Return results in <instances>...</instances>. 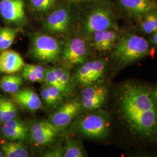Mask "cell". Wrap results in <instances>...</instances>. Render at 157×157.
<instances>
[{
	"mask_svg": "<svg viewBox=\"0 0 157 157\" xmlns=\"http://www.w3.org/2000/svg\"><path fill=\"white\" fill-rule=\"evenodd\" d=\"M138 22V30L141 33L151 35L157 32V10L146 13Z\"/></svg>",
	"mask_w": 157,
	"mask_h": 157,
	"instance_id": "ffe728a7",
	"label": "cell"
},
{
	"mask_svg": "<svg viewBox=\"0 0 157 157\" xmlns=\"http://www.w3.org/2000/svg\"><path fill=\"white\" fill-rule=\"evenodd\" d=\"M78 4L66 1L56 7L41 19L43 29L54 37L69 36L77 26Z\"/></svg>",
	"mask_w": 157,
	"mask_h": 157,
	"instance_id": "277c9868",
	"label": "cell"
},
{
	"mask_svg": "<svg viewBox=\"0 0 157 157\" xmlns=\"http://www.w3.org/2000/svg\"><path fill=\"white\" fill-rule=\"evenodd\" d=\"M46 85L47 86L49 93L50 94L52 100L54 101L55 104H56L57 103H58L61 101L62 99V94H63L62 92L58 88H56L54 86L47 84Z\"/></svg>",
	"mask_w": 157,
	"mask_h": 157,
	"instance_id": "f1b7e54d",
	"label": "cell"
},
{
	"mask_svg": "<svg viewBox=\"0 0 157 157\" xmlns=\"http://www.w3.org/2000/svg\"><path fill=\"white\" fill-rule=\"evenodd\" d=\"M19 32L18 28H0V51L7 50L11 46Z\"/></svg>",
	"mask_w": 157,
	"mask_h": 157,
	"instance_id": "603a6c76",
	"label": "cell"
},
{
	"mask_svg": "<svg viewBox=\"0 0 157 157\" xmlns=\"http://www.w3.org/2000/svg\"><path fill=\"white\" fill-rule=\"evenodd\" d=\"M1 150L6 157H28V150L21 141H11L1 144Z\"/></svg>",
	"mask_w": 157,
	"mask_h": 157,
	"instance_id": "d6986e66",
	"label": "cell"
},
{
	"mask_svg": "<svg viewBox=\"0 0 157 157\" xmlns=\"http://www.w3.org/2000/svg\"><path fill=\"white\" fill-rule=\"evenodd\" d=\"M58 130L49 121L35 122L29 130L30 140L36 146L47 144L54 140Z\"/></svg>",
	"mask_w": 157,
	"mask_h": 157,
	"instance_id": "5bb4252c",
	"label": "cell"
},
{
	"mask_svg": "<svg viewBox=\"0 0 157 157\" xmlns=\"http://www.w3.org/2000/svg\"><path fill=\"white\" fill-rule=\"evenodd\" d=\"M84 1H91V0H84Z\"/></svg>",
	"mask_w": 157,
	"mask_h": 157,
	"instance_id": "d590c367",
	"label": "cell"
},
{
	"mask_svg": "<svg viewBox=\"0 0 157 157\" xmlns=\"http://www.w3.org/2000/svg\"><path fill=\"white\" fill-rule=\"evenodd\" d=\"M45 69L40 65L25 64L23 68L22 76L30 82L41 83L44 81Z\"/></svg>",
	"mask_w": 157,
	"mask_h": 157,
	"instance_id": "7402d4cb",
	"label": "cell"
},
{
	"mask_svg": "<svg viewBox=\"0 0 157 157\" xmlns=\"http://www.w3.org/2000/svg\"><path fill=\"white\" fill-rule=\"evenodd\" d=\"M90 48L89 41L78 34L69 36L62 45L59 59L63 65L67 68L81 65L89 56Z\"/></svg>",
	"mask_w": 157,
	"mask_h": 157,
	"instance_id": "52a82bcc",
	"label": "cell"
},
{
	"mask_svg": "<svg viewBox=\"0 0 157 157\" xmlns=\"http://www.w3.org/2000/svg\"><path fill=\"white\" fill-rule=\"evenodd\" d=\"M154 95L155 97V98L157 101V89H154Z\"/></svg>",
	"mask_w": 157,
	"mask_h": 157,
	"instance_id": "836d02e7",
	"label": "cell"
},
{
	"mask_svg": "<svg viewBox=\"0 0 157 157\" xmlns=\"http://www.w3.org/2000/svg\"><path fill=\"white\" fill-rule=\"evenodd\" d=\"M78 133L86 138L104 140L111 131V119L108 112L99 110L82 117L76 124Z\"/></svg>",
	"mask_w": 157,
	"mask_h": 157,
	"instance_id": "5b68a950",
	"label": "cell"
},
{
	"mask_svg": "<svg viewBox=\"0 0 157 157\" xmlns=\"http://www.w3.org/2000/svg\"><path fill=\"white\" fill-rule=\"evenodd\" d=\"M118 10L136 22L146 13L157 10L155 0H115Z\"/></svg>",
	"mask_w": 157,
	"mask_h": 157,
	"instance_id": "30bf717a",
	"label": "cell"
},
{
	"mask_svg": "<svg viewBox=\"0 0 157 157\" xmlns=\"http://www.w3.org/2000/svg\"><path fill=\"white\" fill-rule=\"evenodd\" d=\"M108 89L105 85L91 84L84 87L81 94L82 107L89 111L99 109L106 102Z\"/></svg>",
	"mask_w": 157,
	"mask_h": 157,
	"instance_id": "7c38bea8",
	"label": "cell"
},
{
	"mask_svg": "<svg viewBox=\"0 0 157 157\" xmlns=\"http://www.w3.org/2000/svg\"><path fill=\"white\" fill-rule=\"evenodd\" d=\"M44 82H45V84L51 85V86H54L56 88H58L62 92V94H63L66 92L65 89L63 88V87L59 83L52 68L47 69L45 70Z\"/></svg>",
	"mask_w": 157,
	"mask_h": 157,
	"instance_id": "4316f807",
	"label": "cell"
},
{
	"mask_svg": "<svg viewBox=\"0 0 157 157\" xmlns=\"http://www.w3.org/2000/svg\"><path fill=\"white\" fill-rule=\"evenodd\" d=\"M0 157H4V155L2 151H1V150H0Z\"/></svg>",
	"mask_w": 157,
	"mask_h": 157,
	"instance_id": "e575fe53",
	"label": "cell"
},
{
	"mask_svg": "<svg viewBox=\"0 0 157 157\" xmlns=\"http://www.w3.org/2000/svg\"><path fill=\"white\" fill-rule=\"evenodd\" d=\"M23 83L19 75L6 74L0 78V89L4 92L13 94L20 89Z\"/></svg>",
	"mask_w": 157,
	"mask_h": 157,
	"instance_id": "44dd1931",
	"label": "cell"
},
{
	"mask_svg": "<svg viewBox=\"0 0 157 157\" xmlns=\"http://www.w3.org/2000/svg\"><path fill=\"white\" fill-rule=\"evenodd\" d=\"M86 153L81 143L77 140L69 141L63 147V157H84Z\"/></svg>",
	"mask_w": 157,
	"mask_h": 157,
	"instance_id": "cb8c5ba5",
	"label": "cell"
},
{
	"mask_svg": "<svg viewBox=\"0 0 157 157\" xmlns=\"http://www.w3.org/2000/svg\"><path fill=\"white\" fill-rule=\"evenodd\" d=\"M13 100L30 111H36L41 107L42 102L36 93L29 89L19 90L12 94Z\"/></svg>",
	"mask_w": 157,
	"mask_h": 157,
	"instance_id": "e0dca14e",
	"label": "cell"
},
{
	"mask_svg": "<svg viewBox=\"0 0 157 157\" xmlns=\"http://www.w3.org/2000/svg\"><path fill=\"white\" fill-rule=\"evenodd\" d=\"M41 98L43 99V100L44 101L47 105H48L50 106H53V105H56L54 101L52 100V98L51 96L48 89V87H47V86L46 85V84L44 86H43V87L41 88Z\"/></svg>",
	"mask_w": 157,
	"mask_h": 157,
	"instance_id": "f546056e",
	"label": "cell"
},
{
	"mask_svg": "<svg viewBox=\"0 0 157 157\" xmlns=\"http://www.w3.org/2000/svg\"><path fill=\"white\" fill-rule=\"evenodd\" d=\"M117 111L124 130L143 144L157 145V101L154 89L136 80H128L116 91Z\"/></svg>",
	"mask_w": 157,
	"mask_h": 157,
	"instance_id": "6da1fadb",
	"label": "cell"
},
{
	"mask_svg": "<svg viewBox=\"0 0 157 157\" xmlns=\"http://www.w3.org/2000/svg\"><path fill=\"white\" fill-rule=\"evenodd\" d=\"M67 0H28L30 11L41 19Z\"/></svg>",
	"mask_w": 157,
	"mask_h": 157,
	"instance_id": "ac0fdd59",
	"label": "cell"
},
{
	"mask_svg": "<svg viewBox=\"0 0 157 157\" xmlns=\"http://www.w3.org/2000/svg\"><path fill=\"white\" fill-rule=\"evenodd\" d=\"M43 156L45 157H63V147L60 146L54 147L46 151Z\"/></svg>",
	"mask_w": 157,
	"mask_h": 157,
	"instance_id": "83f0119b",
	"label": "cell"
},
{
	"mask_svg": "<svg viewBox=\"0 0 157 157\" xmlns=\"http://www.w3.org/2000/svg\"><path fill=\"white\" fill-rule=\"evenodd\" d=\"M71 2H75V3H80L82 1H84V0H67Z\"/></svg>",
	"mask_w": 157,
	"mask_h": 157,
	"instance_id": "d6a6232c",
	"label": "cell"
},
{
	"mask_svg": "<svg viewBox=\"0 0 157 157\" xmlns=\"http://www.w3.org/2000/svg\"><path fill=\"white\" fill-rule=\"evenodd\" d=\"M25 63L21 56L15 51L6 50L0 53V69L6 74H15L22 71Z\"/></svg>",
	"mask_w": 157,
	"mask_h": 157,
	"instance_id": "9a60e30c",
	"label": "cell"
},
{
	"mask_svg": "<svg viewBox=\"0 0 157 157\" xmlns=\"http://www.w3.org/2000/svg\"><path fill=\"white\" fill-rule=\"evenodd\" d=\"M108 61L100 58L84 62L78 67L75 80L83 87L97 83L106 72Z\"/></svg>",
	"mask_w": 157,
	"mask_h": 157,
	"instance_id": "ba28073f",
	"label": "cell"
},
{
	"mask_svg": "<svg viewBox=\"0 0 157 157\" xmlns=\"http://www.w3.org/2000/svg\"><path fill=\"white\" fill-rule=\"evenodd\" d=\"M7 98H6L4 97L0 96V122L2 117L3 113L4 111V109L6 107V101Z\"/></svg>",
	"mask_w": 157,
	"mask_h": 157,
	"instance_id": "4dcf8cb0",
	"label": "cell"
},
{
	"mask_svg": "<svg viewBox=\"0 0 157 157\" xmlns=\"http://www.w3.org/2000/svg\"><path fill=\"white\" fill-rule=\"evenodd\" d=\"M124 33L120 28L108 29L96 32L89 40L91 48L100 53L112 51Z\"/></svg>",
	"mask_w": 157,
	"mask_h": 157,
	"instance_id": "8fae6325",
	"label": "cell"
},
{
	"mask_svg": "<svg viewBox=\"0 0 157 157\" xmlns=\"http://www.w3.org/2000/svg\"><path fill=\"white\" fill-rule=\"evenodd\" d=\"M82 108L81 102L76 100L67 101L51 116L49 122L58 129L65 128L78 115Z\"/></svg>",
	"mask_w": 157,
	"mask_h": 157,
	"instance_id": "4fadbf2b",
	"label": "cell"
},
{
	"mask_svg": "<svg viewBox=\"0 0 157 157\" xmlns=\"http://www.w3.org/2000/svg\"><path fill=\"white\" fill-rule=\"evenodd\" d=\"M1 132L10 140L22 141L28 136L29 129L23 121L15 118L3 123Z\"/></svg>",
	"mask_w": 157,
	"mask_h": 157,
	"instance_id": "2e32d148",
	"label": "cell"
},
{
	"mask_svg": "<svg viewBox=\"0 0 157 157\" xmlns=\"http://www.w3.org/2000/svg\"><path fill=\"white\" fill-rule=\"evenodd\" d=\"M1 69H0V73H1Z\"/></svg>",
	"mask_w": 157,
	"mask_h": 157,
	"instance_id": "8d00e7d4",
	"label": "cell"
},
{
	"mask_svg": "<svg viewBox=\"0 0 157 157\" xmlns=\"http://www.w3.org/2000/svg\"><path fill=\"white\" fill-rule=\"evenodd\" d=\"M89 4L78 9L77 32L89 41L96 32L119 28L115 6L109 0L88 1Z\"/></svg>",
	"mask_w": 157,
	"mask_h": 157,
	"instance_id": "7a4b0ae2",
	"label": "cell"
},
{
	"mask_svg": "<svg viewBox=\"0 0 157 157\" xmlns=\"http://www.w3.org/2000/svg\"><path fill=\"white\" fill-rule=\"evenodd\" d=\"M17 109L15 103L10 100H6V107L0 123H4L17 118Z\"/></svg>",
	"mask_w": 157,
	"mask_h": 157,
	"instance_id": "484cf974",
	"label": "cell"
},
{
	"mask_svg": "<svg viewBox=\"0 0 157 157\" xmlns=\"http://www.w3.org/2000/svg\"><path fill=\"white\" fill-rule=\"evenodd\" d=\"M149 43L157 48V32L151 34Z\"/></svg>",
	"mask_w": 157,
	"mask_h": 157,
	"instance_id": "1f68e13d",
	"label": "cell"
},
{
	"mask_svg": "<svg viewBox=\"0 0 157 157\" xmlns=\"http://www.w3.org/2000/svg\"><path fill=\"white\" fill-rule=\"evenodd\" d=\"M62 48L60 41L50 34L36 33L32 37L30 54L35 59L41 62H56L60 58Z\"/></svg>",
	"mask_w": 157,
	"mask_h": 157,
	"instance_id": "8992f818",
	"label": "cell"
},
{
	"mask_svg": "<svg viewBox=\"0 0 157 157\" xmlns=\"http://www.w3.org/2000/svg\"><path fill=\"white\" fill-rule=\"evenodd\" d=\"M0 15L6 22L17 28L28 22L25 0H0Z\"/></svg>",
	"mask_w": 157,
	"mask_h": 157,
	"instance_id": "9c48e42d",
	"label": "cell"
},
{
	"mask_svg": "<svg viewBox=\"0 0 157 157\" xmlns=\"http://www.w3.org/2000/svg\"><path fill=\"white\" fill-rule=\"evenodd\" d=\"M151 52L150 43L144 37L124 33L111 51V58L116 69L120 71L149 56Z\"/></svg>",
	"mask_w": 157,
	"mask_h": 157,
	"instance_id": "3957f363",
	"label": "cell"
},
{
	"mask_svg": "<svg viewBox=\"0 0 157 157\" xmlns=\"http://www.w3.org/2000/svg\"><path fill=\"white\" fill-rule=\"evenodd\" d=\"M54 73L56 75L59 83L67 92L69 90L71 86V75L66 68L62 67H53Z\"/></svg>",
	"mask_w": 157,
	"mask_h": 157,
	"instance_id": "d4e9b609",
	"label": "cell"
}]
</instances>
